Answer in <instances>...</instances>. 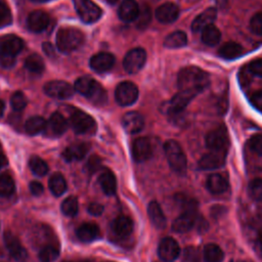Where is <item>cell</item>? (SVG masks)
<instances>
[{
    "label": "cell",
    "instance_id": "1",
    "mask_svg": "<svg viewBox=\"0 0 262 262\" xmlns=\"http://www.w3.org/2000/svg\"><path fill=\"white\" fill-rule=\"evenodd\" d=\"M209 76L202 69L189 66L181 69L177 76L179 90L188 91L195 95L201 93L209 85Z\"/></svg>",
    "mask_w": 262,
    "mask_h": 262
},
{
    "label": "cell",
    "instance_id": "2",
    "mask_svg": "<svg viewBox=\"0 0 262 262\" xmlns=\"http://www.w3.org/2000/svg\"><path fill=\"white\" fill-rule=\"evenodd\" d=\"M24 41L17 36L6 35L0 38V66L5 69L15 63L16 55L24 48Z\"/></svg>",
    "mask_w": 262,
    "mask_h": 262
},
{
    "label": "cell",
    "instance_id": "3",
    "mask_svg": "<svg viewBox=\"0 0 262 262\" xmlns=\"http://www.w3.org/2000/svg\"><path fill=\"white\" fill-rule=\"evenodd\" d=\"M75 90L83 96H86L95 104H102L106 101L107 95L102 86L90 77L79 78L74 85Z\"/></svg>",
    "mask_w": 262,
    "mask_h": 262
},
{
    "label": "cell",
    "instance_id": "4",
    "mask_svg": "<svg viewBox=\"0 0 262 262\" xmlns=\"http://www.w3.org/2000/svg\"><path fill=\"white\" fill-rule=\"evenodd\" d=\"M84 41V34L76 28H61L56 33V47L63 53H69L79 48Z\"/></svg>",
    "mask_w": 262,
    "mask_h": 262
},
{
    "label": "cell",
    "instance_id": "5",
    "mask_svg": "<svg viewBox=\"0 0 262 262\" xmlns=\"http://www.w3.org/2000/svg\"><path fill=\"white\" fill-rule=\"evenodd\" d=\"M164 151L170 168L177 174H184L187 161L180 144L175 140H168L164 144Z\"/></svg>",
    "mask_w": 262,
    "mask_h": 262
},
{
    "label": "cell",
    "instance_id": "6",
    "mask_svg": "<svg viewBox=\"0 0 262 262\" xmlns=\"http://www.w3.org/2000/svg\"><path fill=\"white\" fill-rule=\"evenodd\" d=\"M73 2L78 15L84 23L91 24L100 18L102 10L92 0H73Z\"/></svg>",
    "mask_w": 262,
    "mask_h": 262
},
{
    "label": "cell",
    "instance_id": "7",
    "mask_svg": "<svg viewBox=\"0 0 262 262\" xmlns=\"http://www.w3.org/2000/svg\"><path fill=\"white\" fill-rule=\"evenodd\" d=\"M137 97L138 88L134 83L130 81L121 82L120 84H118L115 90L116 101L122 106L133 104L137 100Z\"/></svg>",
    "mask_w": 262,
    "mask_h": 262
},
{
    "label": "cell",
    "instance_id": "8",
    "mask_svg": "<svg viewBox=\"0 0 262 262\" xmlns=\"http://www.w3.org/2000/svg\"><path fill=\"white\" fill-rule=\"evenodd\" d=\"M146 60V52L143 48L137 47L129 50L123 60V67L129 74H135L144 66Z\"/></svg>",
    "mask_w": 262,
    "mask_h": 262
},
{
    "label": "cell",
    "instance_id": "9",
    "mask_svg": "<svg viewBox=\"0 0 262 262\" xmlns=\"http://www.w3.org/2000/svg\"><path fill=\"white\" fill-rule=\"evenodd\" d=\"M75 88L66 81L53 80L44 85V92L52 98L68 99L73 96Z\"/></svg>",
    "mask_w": 262,
    "mask_h": 262
},
{
    "label": "cell",
    "instance_id": "10",
    "mask_svg": "<svg viewBox=\"0 0 262 262\" xmlns=\"http://www.w3.org/2000/svg\"><path fill=\"white\" fill-rule=\"evenodd\" d=\"M228 135L224 127H217L211 130L206 136V145L210 150H227Z\"/></svg>",
    "mask_w": 262,
    "mask_h": 262
},
{
    "label": "cell",
    "instance_id": "11",
    "mask_svg": "<svg viewBox=\"0 0 262 262\" xmlns=\"http://www.w3.org/2000/svg\"><path fill=\"white\" fill-rule=\"evenodd\" d=\"M180 254V247L178 243L170 236L164 237L158 247V255L161 260L165 262H172L178 258Z\"/></svg>",
    "mask_w": 262,
    "mask_h": 262
},
{
    "label": "cell",
    "instance_id": "12",
    "mask_svg": "<svg viewBox=\"0 0 262 262\" xmlns=\"http://www.w3.org/2000/svg\"><path fill=\"white\" fill-rule=\"evenodd\" d=\"M71 125L77 134H84L94 129L95 121L90 115L82 111H76L71 117Z\"/></svg>",
    "mask_w": 262,
    "mask_h": 262
},
{
    "label": "cell",
    "instance_id": "13",
    "mask_svg": "<svg viewBox=\"0 0 262 262\" xmlns=\"http://www.w3.org/2000/svg\"><path fill=\"white\" fill-rule=\"evenodd\" d=\"M225 150H211L205 154L199 161L198 166L201 170H215L222 167L225 163Z\"/></svg>",
    "mask_w": 262,
    "mask_h": 262
},
{
    "label": "cell",
    "instance_id": "14",
    "mask_svg": "<svg viewBox=\"0 0 262 262\" xmlns=\"http://www.w3.org/2000/svg\"><path fill=\"white\" fill-rule=\"evenodd\" d=\"M196 221V208L185 209L172 223V229L175 232L183 233L190 230Z\"/></svg>",
    "mask_w": 262,
    "mask_h": 262
},
{
    "label": "cell",
    "instance_id": "15",
    "mask_svg": "<svg viewBox=\"0 0 262 262\" xmlns=\"http://www.w3.org/2000/svg\"><path fill=\"white\" fill-rule=\"evenodd\" d=\"M195 96L196 95L191 92L179 90L166 104L165 111L168 114H178L182 112Z\"/></svg>",
    "mask_w": 262,
    "mask_h": 262
},
{
    "label": "cell",
    "instance_id": "16",
    "mask_svg": "<svg viewBox=\"0 0 262 262\" xmlns=\"http://www.w3.org/2000/svg\"><path fill=\"white\" fill-rule=\"evenodd\" d=\"M4 243L11 257L17 262H26L28 259V253L23 247L20 242L15 235L7 231L4 234Z\"/></svg>",
    "mask_w": 262,
    "mask_h": 262
},
{
    "label": "cell",
    "instance_id": "17",
    "mask_svg": "<svg viewBox=\"0 0 262 262\" xmlns=\"http://www.w3.org/2000/svg\"><path fill=\"white\" fill-rule=\"evenodd\" d=\"M131 151H132V157L134 161L138 163L148 160L152 151L149 139L146 137L136 138L132 143Z\"/></svg>",
    "mask_w": 262,
    "mask_h": 262
},
{
    "label": "cell",
    "instance_id": "18",
    "mask_svg": "<svg viewBox=\"0 0 262 262\" xmlns=\"http://www.w3.org/2000/svg\"><path fill=\"white\" fill-rule=\"evenodd\" d=\"M155 15L160 23L170 24L178 18L179 7L173 2H165L156 9Z\"/></svg>",
    "mask_w": 262,
    "mask_h": 262
},
{
    "label": "cell",
    "instance_id": "19",
    "mask_svg": "<svg viewBox=\"0 0 262 262\" xmlns=\"http://www.w3.org/2000/svg\"><path fill=\"white\" fill-rule=\"evenodd\" d=\"M50 17L47 12L43 10L32 11L27 19V25L30 31L34 33L43 32L49 25Z\"/></svg>",
    "mask_w": 262,
    "mask_h": 262
},
{
    "label": "cell",
    "instance_id": "20",
    "mask_svg": "<svg viewBox=\"0 0 262 262\" xmlns=\"http://www.w3.org/2000/svg\"><path fill=\"white\" fill-rule=\"evenodd\" d=\"M89 64L93 71L103 73L113 68L115 64V56L108 52H99L90 58Z\"/></svg>",
    "mask_w": 262,
    "mask_h": 262
},
{
    "label": "cell",
    "instance_id": "21",
    "mask_svg": "<svg viewBox=\"0 0 262 262\" xmlns=\"http://www.w3.org/2000/svg\"><path fill=\"white\" fill-rule=\"evenodd\" d=\"M122 126L128 133H138L144 126L143 117L137 112L126 113L122 118Z\"/></svg>",
    "mask_w": 262,
    "mask_h": 262
},
{
    "label": "cell",
    "instance_id": "22",
    "mask_svg": "<svg viewBox=\"0 0 262 262\" xmlns=\"http://www.w3.org/2000/svg\"><path fill=\"white\" fill-rule=\"evenodd\" d=\"M217 17V10L214 7H209L202 11L195 18L192 20L191 30L192 32H202L205 28L210 25H213L214 20Z\"/></svg>",
    "mask_w": 262,
    "mask_h": 262
},
{
    "label": "cell",
    "instance_id": "23",
    "mask_svg": "<svg viewBox=\"0 0 262 262\" xmlns=\"http://www.w3.org/2000/svg\"><path fill=\"white\" fill-rule=\"evenodd\" d=\"M90 149V144L88 142H78L69 145L62 151V158L67 162L80 161L82 160Z\"/></svg>",
    "mask_w": 262,
    "mask_h": 262
},
{
    "label": "cell",
    "instance_id": "24",
    "mask_svg": "<svg viewBox=\"0 0 262 262\" xmlns=\"http://www.w3.org/2000/svg\"><path fill=\"white\" fill-rule=\"evenodd\" d=\"M139 7L135 0H123L118 9V15L123 21H133L137 18Z\"/></svg>",
    "mask_w": 262,
    "mask_h": 262
},
{
    "label": "cell",
    "instance_id": "25",
    "mask_svg": "<svg viewBox=\"0 0 262 262\" xmlns=\"http://www.w3.org/2000/svg\"><path fill=\"white\" fill-rule=\"evenodd\" d=\"M147 215L152 225L158 229H163L166 226V216L158 202L151 201L148 204Z\"/></svg>",
    "mask_w": 262,
    "mask_h": 262
},
{
    "label": "cell",
    "instance_id": "26",
    "mask_svg": "<svg viewBox=\"0 0 262 262\" xmlns=\"http://www.w3.org/2000/svg\"><path fill=\"white\" fill-rule=\"evenodd\" d=\"M112 230L118 236L125 237L128 236L133 230V222L130 218L126 216H119L112 222Z\"/></svg>",
    "mask_w": 262,
    "mask_h": 262
},
{
    "label": "cell",
    "instance_id": "27",
    "mask_svg": "<svg viewBox=\"0 0 262 262\" xmlns=\"http://www.w3.org/2000/svg\"><path fill=\"white\" fill-rule=\"evenodd\" d=\"M207 188L211 193L220 194L227 190L228 181L221 174L214 173L211 174L207 179Z\"/></svg>",
    "mask_w": 262,
    "mask_h": 262
},
{
    "label": "cell",
    "instance_id": "28",
    "mask_svg": "<svg viewBox=\"0 0 262 262\" xmlns=\"http://www.w3.org/2000/svg\"><path fill=\"white\" fill-rule=\"evenodd\" d=\"M99 235V228L93 223H84L77 229V236L83 243H90Z\"/></svg>",
    "mask_w": 262,
    "mask_h": 262
},
{
    "label": "cell",
    "instance_id": "29",
    "mask_svg": "<svg viewBox=\"0 0 262 262\" xmlns=\"http://www.w3.org/2000/svg\"><path fill=\"white\" fill-rule=\"evenodd\" d=\"M98 182L99 185L102 189V191L107 194V195H112L116 192L117 190V179L115 174L110 171V170H105L103 171L98 178Z\"/></svg>",
    "mask_w": 262,
    "mask_h": 262
},
{
    "label": "cell",
    "instance_id": "30",
    "mask_svg": "<svg viewBox=\"0 0 262 262\" xmlns=\"http://www.w3.org/2000/svg\"><path fill=\"white\" fill-rule=\"evenodd\" d=\"M48 129L54 135H61L68 129V122L59 113H53L48 121Z\"/></svg>",
    "mask_w": 262,
    "mask_h": 262
},
{
    "label": "cell",
    "instance_id": "31",
    "mask_svg": "<svg viewBox=\"0 0 262 262\" xmlns=\"http://www.w3.org/2000/svg\"><path fill=\"white\" fill-rule=\"evenodd\" d=\"M187 44V36L182 31H175L169 34L164 40V46L170 49L184 47Z\"/></svg>",
    "mask_w": 262,
    "mask_h": 262
},
{
    "label": "cell",
    "instance_id": "32",
    "mask_svg": "<svg viewBox=\"0 0 262 262\" xmlns=\"http://www.w3.org/2000/svg\"><path fill=\"white\" fill-rule=\"evenodd\" d=\"M203 257L205 262H222L224 253L218 245L209 243L204 247Z\"/></svg>",
    "mask_w": 262,
    "mask_h": 262
},
{
    "label": "cell",
    "instance_id": "33",
    "mask_svg": "<svg viewBox=\"0 0 262 262\" xmlns=\"http://www.w3.org/2000/svg\"><path fill=\"white\" fill-rule=\"evenodd\" d=\"M243 53L242 46L236 42H226L219 48V55L224 59H234Z\"/></svg>",
    "mask_w": 262,
    "mask_h": 262
},
{
    "label": "cell",
    "instance_id": "34",
    "mask_svg": "<svg viewBox=\"0 0 262 262\" xmlns=\"http://www.w3.org/2000/svg\"><path fill=\"white\" fill-rule=\"evenodd\" d=\"M48 186L52 194L55 196H60L67 190V181L60 173H54L49 178Z\"/></svg>",
    "mask_w": 262,
    "mask_h": 262
},
{
    "label": "cell",
    "instance_id": "35",
    "mask_svg": "<svg viewBox=\"0 0 262 262\" xmlns=\"http://www.w3.org/2000/svg\"><path fill=\"white\" fill-rule=\"evenodd\" d=\"M220 39L221 33L214 25H210L202 31V41L208 46L217 45L220 42Z\"/></svg>",
    "mask_w": 262,
    "mask_h": 262
},
{
    "label": "cell",
    "instance_id": "36",
    "mask_svg": "<svg viewBox=\"0 0 262 262\" xmlns=\"http://www.w3.org/2000/svg\"><path fill=\"white\" fill-rule=\"evenodd\" d=\"M46 126H47V123L43 117L33 116L27 120L25 129L28 134L36 135V134L42 132L46 128Z\"/></svg>",
    "mask_w": 262,
    "mask_h": 262
},
{
    "label": "cell",
    "instance_id": "37",
    "mask_svg": "<svg viewBox=\"0 0 262 262\" xmlns=\"http://www.w3.org/2000/svg\"><path fill=\"white\" fill-rule=\"evenodd\" d=\"M25 68L31 73L40 74L44 71V61L39 54L33 53L25 59Z\"/></svg>",
    "mask_w": 262,
    "mask_h": 262
},
{
    "label": "cell",
    "instance_id": "38",
    "mask_svg": "<svg viewBox=\"0 0 262 262\" xmlns=\"http://www.w3.org/2000/svg\"><path fill=\"white\" fill-rule=\"evenodd\" d=\"M29 167L31 171L37 176H44L49 170L47 163L38 156H33L30 158Z\"/></svg>",
    "mask_w": 262,
    "mask_h": 262
},
{
    "label": "cell",
    "instance_id": "39",
    "mask_svg": "<svg viewBox=\"0 0 262 262\" xmlns=\"http://www.w3.org/2000/svg\"><path fill=\"white\" fill-rule=\"evenodd\" d=\"M15 189V184H14V180L12 179V177L7 174H1L0 175V195L1 196H10Z\"/></svg>",
    "mask_w": 262,
    "mask_h": 262
},
{
    "label": "cell",
    "instance_id": "40",
    "mask_svg": "<svg viewBox=\"0 0 262 262\" xmlns=\"http://www.w3.org/2000/svg\"><path fill=\"white\" fill-rule=\"evenodd\" d=\"M60 210L66 216H69V217L75 216L79 210V203H78L77 198L72 195V196L64 199L63 202L61 203Z\"/></svg>",
    "mask_w": 262,
    "mask_h": 262
},
{
    "label": "cell",
    "instance_id": "41",
    "mask_svg": "<svg viewBox=\"0 0 262 262\" xmlns=\"http://www.w3.org/2000/svg\"><path fill=\"white\" fill-rule=\"evenodd\" d=\"M59 251L55 246L47 245L43 247L39 252V260L41 262H53L57 259Z\"/></svg>",
    "mask_w": 262,
    "mask_h": 262
},
{
    "label": "cell",
    "instance_id": "42",
    "mask_svg": "<svg viewBox=\"0 0 262 262\" xmlns=\"http://www.w3.org/2000/svg\"><path fill=\"white\" fill-rule=\"evenodd\" d=\"M151 19V14H150V9L147 5H143L141 8H139V13L136 20V26L138 29L143 30L145 29L148 24L150 23Z\"/></svg>",
    "mask_w": 262,
    "mask_h": 262
},
{
    "label": "cell",
    "instance_id": "43",
    "mask_svg": "<svg viewBox=\"0 0 262 262\" xmlns=\"http://www.w3.org/2000/svg\"><path fill=\"white\" fill-rule=\"evenodd\" d=\"M27 103H28L27 97L20 91H15L10 97V104L12 108L16 112L23 111L27 106Z\"/></svg>",
    "mask_w": 262,
    "mask_h": 262
},
{
    "label": "cell",
    "instance_id": "44",
    "mask_svg": "<svg viewBox=\"0 0 262 262\" xmlns=\"http://www.w3.org/2000/svg\"><path fill=\"white\" fill-rule=\"evenodd\" d=\"M249 194L254 201H262V179H253L249 184Z\"/></svg>",
    "mask_w": 262,
    "mask_h": 262
},
{
    "label": "cell",
    "instance_id": "45",
    "mask_svg": "<svg viewBox=\"0 0 262 262\" xmlns=\"http://www.w3.org/2000/svg\"><path fill=\"white\" fill-rule=\"evenodd\" d=\"M251 31L259 36H262V11L254 14L250 20Z\"/></svg>",
    "mask_w": 262,
    "mask_h": 262
},
{
    "label": "cell",
    "instance_id": "46",
    "mask_svg": "<svg viewBox=\"0 0 262 262\" xmlns=\"http://www.w3.org/2000/svg\"><path fill=\"white\" fill-rule=\"evenodd\" d=\"M12 20L11 12L8 6L4 3H0V28L8 26Z\"/></svg>",
    "mask_w": 262,
    "mask_h": 262
},
{
    "label": "cell",
    "instance_id": "47",
    "mask_svg": "<svg viewBox=\"0 0 262 262\" xmlns=\"http://www.w3.org/2000/svg\"><path fill=\"white\" fill-rule=\"evenodd\" d=\"M249 145L254 152L262 156V134L253 136L249 141Z\"/></svg>",
    "mask_w": 262,
    "mask_h": 262
},
{
    "label": "cell",
    "instance_id": "48",
    "mask_svg": "<svg viewBox=\"0 0 262 262\" xmlns=\"http://www.w3.org/2000/svg\"><path fill=\"white\" fill-rule=\"evenodd\" d=\"M101 166V160L97 156H92L89 158L87 164H86V169L89 173L96 172Z\"/></svg>",
    "mask_w": 262,
    "mask_h": 262
},
{
    "label": "cell",
    "instance_id": "49",
    "mask_svg": "<svg viewBox=\"0 0 262 262\" xmlns=\"http://www.w3.org/2000/svg\"><path fill=\"white\" fill-rule=\"evenodd\" d=\"M249 71L253 75L262 78V58H258L251 61L249 64Z\"/></svg>",
    "mask_w": 262,
    "mask_h": 262
},
{
    "label": "cell",
    "instance_id": "50",
    "mask_svg": "<svg viewBox=\"0 0 262 262\" xmlns=\"http://www.w3.org/2000/svg\"><path fill=\"white\" fill-rule=\"evenodd\" d=\"M252 104L259 111H262V89L257 90L253 93L251 97Z\"/></svg>",
    "mask_w": 262,
    "mask_h": 262
},
{
    "label": "cell",
    "instance_id": "51",
    "mask_svg": "<svg viewBox=\"0 0 262 262\" xmlns=\"http://www.w3.org/2000/svg\"><path fill=\"white\" fill-rule=\"evenodd\" d=\"M88 212L93 216H99L103 212V206L98 203H91L88 206Z\"/></svg>",
    "mask_w": 262,
    "mask_h": 262
},
{
    "label": "cell",
    "instance_id": "52",
    "mask_svg": "<svg viewBox=\"0 0 262 262\" xmlns=\"http://www.w3.org/2000/svg\"><path fill=\"white\" fill-rule=\"evenodd\" d=\"M29 188H30L31 192L34 195H40L44 191V187H43L42 183H40L39 181H32V182H30Z\"/></svg>",
    "mask_w": 262,
    "mask_h": 262
},
{
    "label": "cell",
    "instance_id": "53",
    "mask_svg": "<svg viewBox=\"0 0 262 262\" xmlns=\"http://www.w3.org/2000/svg\"><path fill=\"white\" fill-rule=\"evenodd\" d=\"M42 49H43V51L46 53V55H47V56H49V57H53V56H54V54H55L54 47H53V45H52L51 43H49V42H45V43H43V45H42Z\"/></svg>",
    "mask_w": 262,
    "mask_h": 262
},
{
    "label": "cell",
    "instance_id": "54",
    "mask_svg": "<svg viewBox=\"0 0 262 262\" xmlns=\"http://www.w3.org/2000/svg\"><path fill=\"white\" fill-rule=\"evenodd\" d=\"M6 165H7V159H6V157H5L3 154L0 152V169L3 168V167L6 166Z\"/></svg>",
    "mask_w": 262,
    "mask_h": 262
},
{
    "label": "cell",
    "instance_id": "55",
    "mask_svg": "<svg viewBox=\"0 0 262 262\" xmlns=\"http://www.w3.org/2000/svg\"><path fill=\"white\" fill-rule=\"evenodd\" d=\"M4 110H5V103L2 99H0V118L4 115Z\"/></svg>",
    "mask_w": 262,
    "mask_h": 262
},
{
    "label": "cell",
    "instance_id": "56",
    "mask_svg": "<svg viewBox=\"0 0 262 262\" xmlns=\"http://www.w3.org/2000/svg\"><path fill=\"white\" fill-rule=\"evenodd\" d=\"M258 244H259V247H260V250H261V253H262V229L259 231V235H258Z\"/></svg>",
    "mask_w": 262,
    "mask_h": 262
},
{
    "label": "cell",
    "instance_id": "57",
    "mask_svg": "<svg viewBox=\"0 0 262 262\" xmlns=\"http://www.w3.org/2000/svg\"><path fill=\"white\" fill-rule=\"evenodd\" d=\"M33 2H45V1H47V0H32Z\"/></svg>",
    "mask_w": 262,
    "mask_h": 262
},
{
    "label": "cell",
    "instance_id": "58",
    "mask_svg": "<svg viewBox=\"0 0 262 262\" xmlns=\"http://www.w3.org/2000/svg\"><path fill=\"white\" fill-rule=\"evenodd\" d=\"M63 262H71V261H63Z\"/></svg>",
    "mask_w": 262,
    "mask_h": 262
}]
</instances>
